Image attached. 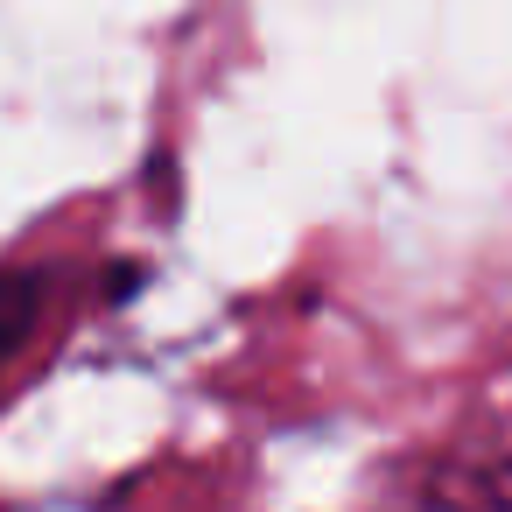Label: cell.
<instances>
[{
	"label": "cell",
	"mask_w": 512,
	"mask_h": 512,
	"mask_svg": "<svg viewBox=\"0 0 512 512\" xmlns=\"http://www.w3.org/2000/svg\"><path fill=\"white\" fill-rule=\"evenodd\" d=\"M43 302H50V274L43 267H0V365L36 337Z\"/></svg>",
	"instance_id": "2"
},
{
	"label": "cell",
	"mask_w": 512,
	"mask_h": 512,
	"mask_svg": "<svg viewBox=\"0 0 512 512\" xmlns=\"http://www.w3.org/2000/svg\"><path fill=\"white\" fill-rule=\"evenodd\" d=\"M372 512H512V456H428Z\"/></svg>",
	"instance_id": "1"
}]
</instances>
